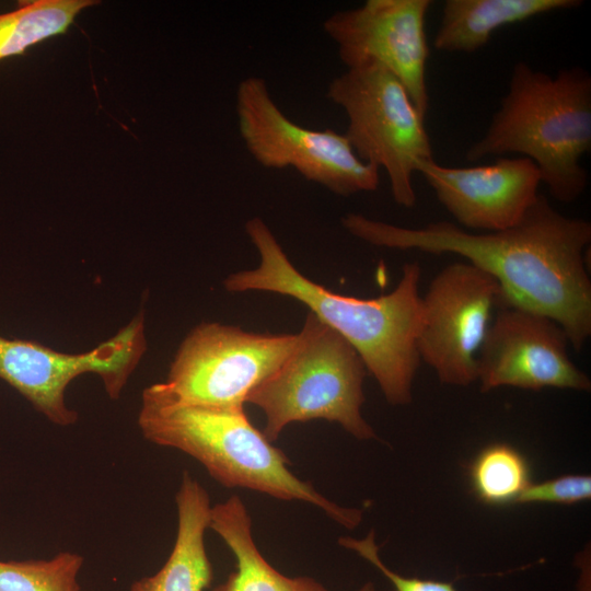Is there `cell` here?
<instances>
[{
  "label": "cell",
  "instance_id": "cell-1",
  "mask_svg": "<svg viewBox=\"0 0 591 591\" xmlns=\"http://www.w3.org/2000/svg\"><path fill=\"white\" fill-rule=\"evenodd\" d=\"M356 237L382 247L452 253L491 276L500 286L498 306L544 314L565 331L579 352L591 335V281L584 251L591 224L558 212L544 195L513 227L471 233L449 221L405 228L360 213L341 219Z\"/></svg>",
  "mask_w": 591,
  "mask_h": 591
},
{
  "label": "cell",
  "instance_id": "cell-2",
  "mask_svg": "<svg viewBox=\"0 0 591 591\" xmlns=\"http://www.w3.org/2000/svg\"><path fill=\"white\" fill-rule=\"evenodd\" d=\"M245 231L259 254V265L227 277L225 289L268 291L298 300L355 348L390 404L410 403L420 363L416 347L421 322L419 264H405L391 292L360 299L333 292L299 273L263 219H250Z\"/></svg>",
  "mask_w": 591,
  "mask_h": 591
},
{
  "label": "cell",
  "instance_id": "cell-3",
  "mask_svg": "<svg viewBox=\"0 0 591 591\" xmlns=\"http://www.w3.org/2000/svg\"><path fill=\"white\" fill-rule=\"evenodd\" d=\"M138 426L147 440L190 455L225 487L311 503L346 529L361 522L360 509L339 506L298 478L285 452L250 421L244 407L182 403L152 384L142 392Z\"/></svg>",
  "mask_w": 591,
  "mask_h": 591
},
{
  "label": "cell",
  "instance_id": "cell-4",
  "mask_svg": "<svg viewBox=\"0 0 591 591\" xmlns=\"http://www.w3.org/2000/svg\"><path fill=\"white\" fill-rule=\"evenodd\" d=\"M591 148V77L581 67L554 77L517 62L509 90L483 138L466 151L468 161L519 153L535 163L552 197L579 198L588 185L581 164Z\"/></svg>",
  "mask_w": 591,
  "mask_h": 591
},
{
  "label": "cell",
  "instance_id": "cell-5",
  "mask_svg": "<svg viewBox=\"0 0 591 591\" xmlns=\"http://www.w3.org/2000/svg\"><path fill=\"white\" fill-rule=\"evenodd\" d=\"M298 334L294 350L246 398L265 415V437L273 442L292 422L324 419L357 439H375L361 414L368 371L359 354L310 312Z\"/></svg>",
  "mask_w": 591,
  "mask_h": 591
},
{
  "label": "cell",
  "instance_id": "cell-6",
  "mask_svg": "<svg viewBox=\"0 0 591 591\" xmlns=\"http://www.w3.org/2000/svg\"><path fill=\"white\" fill-rule=\"evenodd\" d=\"M326 96L344 109V135L357 157L385 170L397 205L414 207L413 176L433 155L425 116L402 82L385 68L367 63L335 77Z\"/></svg>",
  "mask_w": 591,
  "mask_h": 591
},
{
  "label": "cell",
  "instance_id": "cell-7",
  "mask_svg": "<svg viewBox=\"0 0 591 591\" xmlns=\"http://www.w3.org/2000/svg\"><path fill=\"white\" fill-rule=\"evenodd\" d=\"M235 111L240 136L259 165L294 169L339 196L378 189L380 170L360 160L344 134L292 121L276 104L263 78L251 76L237 84Z\"/></svg>",
  "mask_w": 591,
  "mask_h": 591
},
{
  "label": "cell",
  "instance_id": "cell-8",
  "mask_svg": "<svg viewBox=\"0 0 591 591\" xmlns=\"http://www.w3.org/2000/svg\"><path fill=\"white\" fill-rule=\"evenodd\" d=\"M299 334H258L204 322L182 341L166 380L154 383L182 403L244 407L250 393L294 350Z\"/></svg>",
  "mask_w": 591,
  "mask_h": 591
},
{
  "label": "cell",
  "instance_id": "cell-9",
  "mask_svg": "<svg viewBox=\"0 0 591 591\" xmlns=\"http://www.w3.org/2000/svg\"><path fill=\"white\" fill-rule=\"evenodd\" d=\"M147 350L144 312L93 349L80 354L54 350L42 344L0 335V379L22 394L58 426H70L78 414L66 403L76 378L97 374L113 399L119 397Z\"/></svg>",
  "mask_w": 591,
  "mask_h": 591
},
{
  "label": "cell",
  "instance_id": "cell-10",
  "mask_svg": "<svg viewBox=\"0 0 591 591\" xmlns=\"http://www.w3.org/2000/svg\"><path fill=\"white\" fill-rule=\"evenodd\" d=\"M500 297L499 283L467 262L453 263L432 279L421 297L416 347L441 383L477 381V355Z\"/></svg>",
  "mask_w": 591,
  "mask_h": 591
},
{
  "label": "cell",
  "instance_id": "cell-11",
  "mask_svg": "<svg viewBox=\"0 0 591 591\" xmlns=\"http://www.w3.org/2000/svg\"><path fill=\"white\" fill-rule=\"evenodd\" d=\"M430 0H367L337 11L323 22L347 69L376 63L393 73L426 117L429 93L426 67L429 46L425 32Z\"/></svg>",
  "mask_w": 591,
  "mask_h": 591
},
{
  "label": "cell",
  "instance_id": "cell-12",
  "mask_svg": "<svg viewBox=\"0 0 591 591\" xmlns=\"http://www.w3.org/2000/svg\"><path fill=\"white\" fill-rule=\"evenodd\" d=\"M568 337L551 317L502 305L477 355L482 392L501 386L590 391L591 381L569 358Z\"/></svg>",
  "mask_w": 591,
  "mask_h": 591
},
{
  "label": "cell",
  "instance_id": "cell-13",
  "mask_svg": "<svg viewBox=\"0 0 591 591\" xmlns=\"http://www.w3.org/2000/svg\"><path fill=\"white\" fill-rule=\"evenodd\" d=\"M417 172L459 227L486 232L515 225L535 201L541 183L537 166L524 157L467 167L443 166L431 159Z\"/></svg>",
  "mask_w": 591,
  "mask_h": 591
},
{
  "label": "cell",
  "instance_id": "cell-14",
  "mask_svg": "<svg viewBox=\"0 0 591 591\" xmlns=\"http://www.w3.org/2000/svg\"><path fill=\"white\" fill-rule=\"evenodd\" d=\"M175 501L177 532L170 556L158 572L136 580L129 591H205L210 587L213 571L205 546L210 523L209 495L184 472Z\"/></svg>",
  "mask_w": 591,
  "mask_h": 591
},
{
  "label": "cell",
  "instance_id": "cell-15",
  "mask_svg": "<svg viewBox=\"0 0 591 591\" xmlns=\"http://www.w3.org/2000/svg\"><path fill=\"white\" fill-rule=\"evenodd\" d=\"M209 528L236 560V569L212 591H328L311 577L285 576L265 559L253 538L248 511L237 495L211 507Z\"/></svg>",
  "mask_w": 591,
  "mask_h": 591
},
{
  "label": "cell",
  "instance_id": "cell-16",
  "mask_svg": "<svg viewBox=\"0 0 591 591\" xmlns=\"http://www.w3.org/2000/svg\"><path fill=\"white\" fill-rule=\"evenodd\" d=\"M581 3L580 0H447L433 47L447 53H474L502 26L575 9Z\"/></svg>",
  "mask_w": 591,
  "mask_h": 591
},
{
  "label": "cell",
  "instance_id": "cell-17",
  "mask_svg": "<svg viewBox=\"0 0 591 591\" xmlns=\"http://www.w3.org/2000/svg\"><path fill=\"white\" fill-rule=\"evenodd\" d=\"M95 3L99 1H22L16 10L0 13V61L66 33L79 13Z\"/></svg>",
  "mask_w": 591,
  "mask_h": 591
},
{
  "label": "cell",
  "instance_id": "cell-18",
  "mask_svg": "<svg viewBox=\"0 0 591 591\" xmlns=\"http://www.w3.org/2000/svg\"><path fill=\"white\" fill-rule=\"evenodd\" d=\"M470 479L477 499L491 506L517 503L532 483L528 460L507 443L485 447L470 465Z\"/></svg>",
  "mask_w": 591,
  "mask_h": 591
},
{
  "label": "cell",
  "instance_id": "cell-19",
  "mask_svg": "<svg viewBox=\"0 0 591 591\" xmlns=\"http://www.w3.org/2000/svg\"><path fill=\"white\" fill-rule=\"evenodd\" d=\"M83 561L73 552L49 559L0 560V591H80Z\"/></svg>",
  "mask_w": 591,
  "mask_h": 591
},
{
  "label": "cell",
  "instance_id": "cell-20",
  "mask_svg": "<svg viewBox=\"0 0 591 591\" xmlns=\"http://www.w3.org/2000/svg\"><path fill=\"white\" fill-rule=\"evenodd\" d=\"M590 498V475L568 474L537 484L531 483L517 503L575 505Z\"/></svg>",
  "mask_w": 591,
  "mask_h": 591
},
{
  "label": "cell",
  "instance_id": "cell-21",
  "mask_svg": "<svg viewBox=\"0 0 591 591\" xmlns=\"http://www.w3.org/2000/svg\"><path fill=\"white\" fill-rule=\"evenodd\" d=\"M338 543L357 554L380 570L393 584V591H456L450 582L404 577L387 568L381 560L374 532L364 538L340 537Z\"/></svg>",
  "mask_w": 591,
  "mask_h": 591
},
{
  "label": "cell",
  "instance_id": "cell-22",
  "mask_svg": "<svg viewBox=\"0 0 591 591\" xmlns=\"http://www.w3.org/2000/svg\"><path fill=\"white\" fill-rule=\"evenodd\" d=\"M358 591H375V589L371 582H368L363 584Z\"/></svg>",
  "mask_w": 591,
  "mask_h": 591
}]
</instances>
